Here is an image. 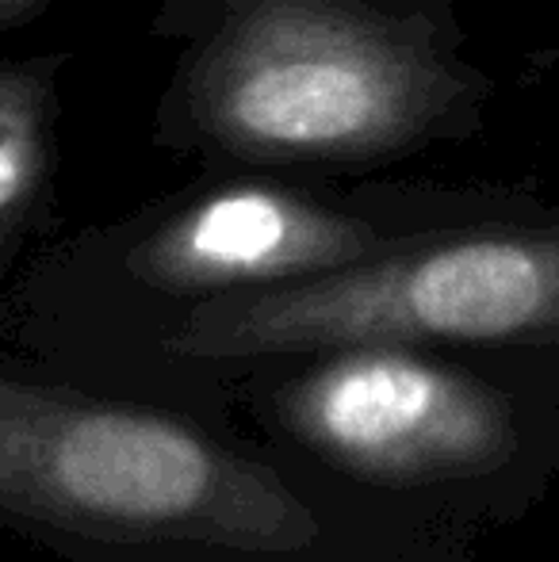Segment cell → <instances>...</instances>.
Masks as SVG:
<instances>
[{"instance_id": "6da1fadb", "label": "cell", "mask_w": 559, "mask_h": 562, "mask_svg": "<svg viewBox=\"0 0 559 562\" xmlns=\"http://www.w3.org/2000/svg\"><path fill=\"white\" fill-rule=\"evenodd\" d=\"M149 142L200 172L368 177L491 123L456 0H157Z\"/></svg>"}, {"instance_id": "7a4b0ae2", "label": "cell", "mask_w": 559, "mask_h": 562, "mask_svg": "<svg viewBox=\"0 0 559 562\" xmlns=\"http://www.w3.org/2000/svg\"><path fill=\"white\" fill-rule=\"evenodd\" d=\"M537 203L545 195L529 184L200 172L127 215L43 245L15 283L12 334L62 368H81L192 306L326 280Z\"/></svg>"}, {"instance_id": "3957f363", "label": "cell", "mask_w": 559, "mask_h": 562, "mask_svg": "<svg viewBox=\"0 0 559 562\" xmlns=\"http://www.w3.org/2000/svg\"><path fill=\"white\" fill-rule=\"evenodd\" d=\"M0 520L92 551L295 555L322 540L288 474L215 429L8 360Z\"/></svg>"}, {"instance_id": "277c9868", "label": "cell", "mask_w": 559, "mask_h": 562, "mask_svg": "<svg viewBox=\"0 0 559 562\" xmlns=\"http://www.w3.org/2000/svg\"><path fill=\"white\" fill-rule=\"evenodd\" d=\"M360 340L514 363L559 360V207L422 237L326 280L215 299L97 352L81 368L165 383H238Z\"/></svg>"}, {"instance_id": "5b68a950", "label": "cell", "mask_w": 559, "mask_h": 562, "mask_svg": "<svg viewBox=\"0 0 559 562\" xmlns=\"http://www.w3.org/2000/svg\"><path fill=\"white\" fill-rule=\"evenodd\" d=\"M483 363L494 360L360 340L254 379L272 425L322 463L372 486L422 490L491 479L522 448L514 394Z\"/></svg>"}, {"instance_id": "8992f818", "label": "cell", "mask_w": 559, "mask_h": 562, "mask_svg": "<svg viewBox=\"0 0 559 562\" xmlns=\"http://www.w3.org/2000/svg\"><path fill=\"white\" fill-rule=\"evenodd\" d=\"M69 66V50L0 58V329H12L15 283L58 223Z\"/></svg>"}, {"instance_id": "52a82bcc", "label": "cell", "mask_w": 559, "mask_h": 562, "mask_svg": "<svg viewBox=\"0 0 559 562\" xmlns=\"http://www.w3.org/2000/svg\"><path fill=\"white\" fill-rule=\"evenodd\" d=\"M62 4H69V0H0V38L15 35V31L43 20L46 12H54Z\"/></svg>"}]
</instances>
